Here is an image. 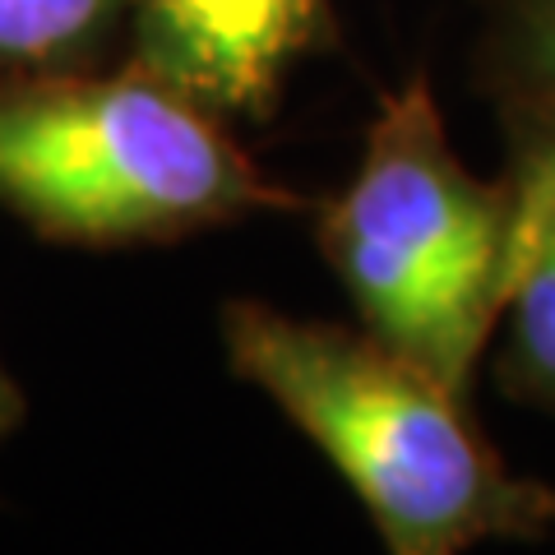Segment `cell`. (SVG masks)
<instances>
[{"label": "cell", "instance_id": "3957f363", "mask_svg": "<svg viewBox=\"0 0 555 555\" xmlns=\"http://www.w3.org/2000/svg\"><path fill=\"white\" fill-rule=\"evenodd\" d=\"M315 241L361 328L467 398L505 306L514 185L463 167L422 75L379 102L352 181L320 204Z\"/></svg>", "mask_w": 555, "mask_h": 555}, {"label": "cell", "instance_id": "6da1fadb", "mask_svg": "<svg viewBox=\"0 0 555 555\" xmlns=\"http://www.w3.org/2000/svg\"><path fill=\"white\" fill-rule=\"evenodd\" d=\"M222 352L352 486L393 555H454L555 528V491L514 477L454 389L366 328L228 301Z\"/></svg>", "mask_w": 555, "mask_h": 555}, {"label": "cell", "instance_id": "277c9868", "mask_svg": "<svg viewBox=\"0 0 555 555\" xmlns=\"http://www.w3.org/2000/svg\"><path fill=\"white\" fill-rule=\"evenodd\" d=\"M320 28L324 0H130L126 56L222 120L264 116Z\"/></svg>", "mask_w": 555, "mask_h": 555}, {"label": "cell", "instance_id": "7a4b0ae2", "mask_svg": "<svg viewBox=\"0 0 555 555\" xmlns=\"http://www.w3.org/2000/svg\"><path fill=\"white\" fill-rule=\"evenodd\" d=\"M0 208L61 246H139L283 214L228 120L144 65L0 83Z\"/></svg>", "mask_w": 555, "mask_h": 555}, {"label": "cell", "instance_id": "52a82bcc", "mask_svg": "<svg viewBox=\"0 0 555 555\" xmlns=\"http://www.w3.org/2000/svg\"><path fill=\"white\" fill-rule=\"evenodd\" d=\"M495 69L518 112V139H555V0H505Z\"/></svg>", "mask_w": 555, "mask_h": 555}, {"label": "cell", "instance_id": "5b68a950", "mask_svg": "<svg viewBox=\"0 0 555 555\" xmlns=\"http://www.w3.org/2000/svg\"><path fill=\"white\" fill-rule=\"evenodd\" d=\"M514 255L505 283V357L514 398L555 412V139H518L514 163Z\"/></svg>", "mask_w": 555, "mask_h": 555}, {"label": "cell", "instance_id": "8992f818", "mask_svg": "<svg viewBox=\"0 0 555 555\" xmlns=\"http://www.w3.org/2000/svg\"><path fill=\"white\" fill-rule=\"evenodd\" d=\"M130 38V0H0V83L102 69Z\"/></svg>", "mask_w": 555, "mask_h": 555}, {"label": "cell", "instance_id": "ba28073f", "mask_svg": "<svg viewBox=\"0 0 555 555\" xmlns=\"http://www.w3.org/2000/svg\"><path fill=\"white\" fill-rule=\"evenodd\" d=\"M24 412H28V398H24V389H20V379H14V375L5 371V361H0V444H5L14 430H20Z\"/></svg>", "mask_w": 555, "mask_h": 555}]
</instances>
